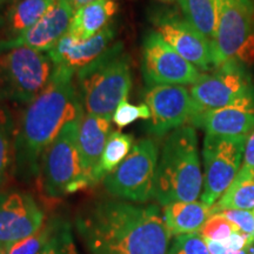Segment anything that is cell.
<instances>
[{
	"label": "cell",
	"mask_w": 254,
	"mask_h": 254,
	"mask_svg": "<svg viewBox=\"0 0 254 254\" xmlns=\"http://www.w3.org/2000/svg\"><path fill=\"white\" fill-rule=\"evenodd\" d=\"M212 214L222 209H254V178L237 176L232 185L211 207Z\"/></svg>",
	"instance_id": "obj_25"
},
{
	"label": "cell",
	"mask_w": 254,
	"mask_h": 254,
	"mask_svg": "<svg viewBox=\"0 0 254 254\" xmlns=\"http://www.w3.org/2000/svg\"><path fill=\"white\" fill-rule=\"evenodd\" d=\"M240 232L238 230L233 222L228 220L226 217L220 213L212 214L206 222L204 226L201 227L199 233L205 240L214 241V243L222 244L230 239L233 234Z\"/></svg>",
	"instance_id": "obj_28"
},
{
	"label": "cell",
	"mask_w": 254,
	"mask_h": 254,
	"mask_svg": "<svg viewBox=\"0 0 254 254\" xmlns=\"http://www.w3.org/2000/svg\"><path fill=\"white\" fill-rule=\"evenodd\" d=\"M141 71L147 86L193 85L201 75L155 31L147 32L142 41Z\"/></svg>",
	"instance_id": "obj_11"
},
{
	"label": "cell",
	"mask_w": 254,
	"mask_h": 254,
	"mask_svg": "<svg viewBox=\"0 0 254 254\" xmlns=\"http://www.w3.org/2000/svg\"><path fill=\"white\" fill-rule=\"evenodd\" d=\"M151 118V112L150 109L147 107L146 104L140 105H132L128 101L125 100L117 107V110L114 111L112 120L119 128H124L131 125L138 119L142 120H150Z\"/></svg>",
	"instance_id": "obj_30"
},
{
	"label": "cell",
	"mask_w": 254,
	"mask_h": 254,
	"mask_svg": "<svg viewBox=\"0 0 254 254\" xmlns=\"http://www.w3.org/2000/svg\"><path fill=\"white\" fill-rule=\"evenodd\" d=\"M73 15L74 9L68 0H55L49 11L31 28L14 39L0 40V53L19 47L49 52L68 33Z\"/></svg>",
	"instance_id": "obj_15"
},
{
	"label": "cell",
	"mask_w": 254,
	"mask_h": 254,
	"mask_svg": "<svg viewBox=\"0 0 254 254\" xmlns=\"http://www.w3.org/2000/svg\"><path fill=\"white\" fill-rule=\"evenodd\" d=\"M161 1H173V0H161Z\"/></svg>",
	"instance_id": "obj_38"
},
{
	"label": "cell",
	"mask_w": 254,
	"mask_h": 254,
	"mask_svg": "<svg viewBox=\"0 0 254 254\" xmlns=\"http://www.w3.org/2000/svg\"><path fill=\"white\" fill-rule=\"evenodd\" d=\"M183 17L209 43L217 33L221 0H178Z\"/></svg>",
	"instance_id": "obj_22"
},
{
	"label": "cell",
	"mask_w": 254,
	"mask_h": 254,
	"mask_svg": "<svg viewBox=\"0 0 254 254\" xmlns=\"http://www.w3.org/2000/svg\"><path fill=\"white\" fill-rule=\"evenodd\" d=\"M167 254H211L207 243L200 233L183 234L176 237Z\"/></svg>",
	"instance_id": "obj_29"
},
{
	"label": "cell",
	"mask_w": 254,
	"mask_h": 254,
	"mask_svg": "<svg viewBox=\"0 0 254 254\" xmlns=\"http://www.w3.org/2000/svg\"><path fill=\"white\" fill-rule=\"evenodd\" d=\"M159 148L153 139L135 142L125 160L104 179L109 194L133 202H147L154 198Z\"/></svg>",
	"instance_id": "obj_8"
},
{
	"label": "cell",
	"mask_w": 254,
	"mask_h": 254,
	"mask_svg": "<svg viewBox=\"0 0 254 254\" xmlns=\"http://www.w3.org/2000/svg\"><path fill=\"white\" fill-rule=\"evenodd\" d=\"M75 226L90 254H167L172 237L158 206L119 200L92 202Z\"/></svg>",
	"instance_id": "obj_1"
},
{
	"label": "cell",
	"mask_w": 254,
	"mask_h": 254,
	"mask_svg": "<svg viewBox=\"0 0 254 254\" xmlns=\"http://www.w3.org/2000/svg\"><path fill=\"white\" fill-rule=\"evenodd\" d=\"M144 100L151 112L147 129L155 136H163L185 126L198 113L190 91L185 86H148L145 91Z\"/></svg>",
	"instance_id": "obj_12"
},
{
	"label": "cell",
	"mask_w": 254,
	"mask_h": 254,
	"mask_svg": "<svg viewBox=\"0 0 254 254\" xmlns=\"http://www.w3.org/2000/svg\"><path fill=\"white\" fill-rule=\"evenodd\" d=\"M39 254H79L72 236L71 225L67 220L58 219L55 234Z\"/></svg>",
	"instance_id": "obj_27"
},
{
	"label": "cell",
	"mask_w": 254,
	"mask_h": 254,
	"mask_svg": "<svg viewBox=\"0 0 254 254\" xmlns=\"http://www.w3.org/2000/svg\"><path fill=\"white\" fill-rule=\"evenodd\" d=\"M247 136H215L205 134L202 145L204 183L201 202L212 207L236 179L243 163Z\"/></svg>",
	"instance_id": "obj_9"
},
{
	"label": "cell",
	"mask_w": 254,
	"mask_h": 254,
	"mask_svg": "<svg viewBox=\"0 0 254 254\" xmlns=\"http://www.w3.org/2000/svg\"><path fill=\"white\" fill-rule=\"evenodd\" d=\"M55 0H15L4 17L1 27L4 38L11 40L31 28L49 11Z\"/></svg>",
	"instance_id": "obj_21"
},
{
	"label": "cell",
	"mask_w": 254,
	"mask_h": 254,
	"mask_svg": "<svg viewBox=\"0 0 254 254\" xmlns=\"http://www.w3.org/2000/svg\"><path fill=\"white\" fill-rule=\"evenodd\" d=\"M190 93L198 112H204L253 98L254 82L245 65L227 63L200 75Z\"/></svg>",
	"instance_id": "obj_10"
},
{
	"label": "cell",
	"mask_w": 254,
	"mask_h": 254,
	"mask_svg": "<svg viewBox=\"0 0 254 254\" xmlns=\"http://www.w3.org/2000/svg\"><path fill=\"white\" fill-rule=\"evenodd\" d=\"M134 146L132 134H126L120 131H114L110 134L105 146L99 163L92 173V185H95L111 172H113L125 160Z\"/></svg>",
	"instance_id": "obj_23"
},
{
	"label": "cell",
	"mask_w": 254,
	"mask_h": 254,
	"mask_svg": "<svg viewBox=\"0 0 254 254\" xmlns=\"http://www.w3.org/2000/svg\"><path fill=\"white\" fill-rule=\"evenodd\" d=\"M211 46L214 68L227 63L254 64L252 0H221L217 33Z\"/></svg>",
	"instance_id": "obj_7"
},
{
	"label": "cell",
	"mask_w": 254,
	"mask_h": 254,
	"mask_svg": "<svg viewBox=\"0 0 254 254\" xmlns=\"http://www.w3.org/2000/svg\"><path fill=\"white\" fill-rule=\"evenodd\" d=\"M226 217L228 220L236 225L238 230L241 233L250 238L254 234V211H247V209H222L218 212Z\"/></svg>",
	"instance_id": "obj_31"
},
{
	"label": "cell",
	"mask_w": 254,
	"mask_h": 254,
	"mask_svg": "<svg viewBox=\"0 0 254 254\" xmlns=\"http://www.w3.org/2000/svg\"><path fill=\"white\" fill-rule=\"evenodd\" d=\"M247 251H249V254H254V246H250Z\"/></svg>",
	"instance_id": "obj_36"
},
{
	"label": "cell",
	"mask_w": 254,
	"mask_h": 254,
	"mask_svg": "<svg viewBox=\"0 0 254 254\" xmlns=\"http://www.w3.org/2000/svg\"><path fill=\"white\" fill-rule=\"evenodd\" d=\"M0 254H5L4 252H2V251H0Z\"/></svg>",
	"instance_id": "obj_39"
},
{
	"label": "cell",
	"mask_w": 254,
	"mask_h": 254,
	"mask_svg": "<svg viewBox=\"0 0 254 254\" xmlns=\"http://www.w3.org/2000/svg\"><path fill=\"white\" fill-rule=\"evenodd\" d=\"M237 176L243 178H254V128L246 138L243 163H241V167Z\"/></svg>",
	"instance_id": "obj_32"
},
{
	"label": "cell",
	"mask_w": 254,
	"mask_h": 254,
	"mask_svg": "<svg viewBox=\"0 0 254 254\" xmlns=\"http://www.w3.org/2000/svg\"><path fill=\"white\" fill-rule=\"evenodd\" d=\"M15 124L6 104L0 103V187L7 180L14 165Z\"/></svg>",
	"instance_id": "obj_24"
},
{
	"label": "cell",
	"mask_w": 254,
	"mask_h": 254,
	"mask_svg": "<svg viewBox=\"0 0 254 254\" xmlns=\"http://www.w3.org/2000/svg\"><path fill=\"white\" fill-rule=\"evenodd\" d=\"M13 1H15V0H0V9L4 7L5 5H7L9 2H13Z\"/></svg>",
	"instance_id": "obj_35"
},
{
	"label": "cell",
	"mask_w": 254,
	"mask_h": 254,
	"mask_svg": "<svg viewBox=\"0 0 254 254\" xmlns=\"http://www.w3.org/2000/svg\"><path fill=\"white\" fill-rule=\"evenodd\" d=\"M58 219L59 217L51 218L41 226L39 231L13 244L9 249L6 250L5 254H39L55 234L57 225H58Z\"/></svg>",
	"instance_id": "obj_26"
},
{
	"label": "cell",
	"mask_w": 254,
	"mask_h": 254,
	"mask_svg": "<svg viewBox=\"0 0 254 254\" xmlns=\"http://www.w3.org/2000/svg\"><path fill=\"white\" fill-rule=\"evenodd\" d=\"M190 124L209 135L247 136L254 128V97L231 106L195 113Z\"/></svg>",
	"instance_id": "obj_16"
},
{
	"label": "cell",
	"mask_w": 254,
	"mask_h": 254,
	"mask_svg": "<svg viewBox=\"0 0 254 254\" xmlns=\"http://www.w3.org/2000/svg\"><path fill=\"white\" fill-rule=\"evenodd\" d=\"M75 73L58 67L50 85L25 109L14 139V173L30 182L40 172V159L69 122L84 114L77 88Z\"/></svg>",
	"instance_id": "obj_2"
},
{
	"label": "cell",
	"mask_w": 254,
	"mask_h": 254,
	"mask_svg": "<svg viewBox=\"0 0 254 254\" xmlns=\"http://www.w3.org/2000/svg\"><path fill=\"white\" fill-rule=\"evenodd\" d=\"M79 123L80 119L66 124L41 155L43 187L51 198H62L91 186L78 148Z\"/></svg>",
	"instance_id": "obj_6"
},
{
	"label": "cell",
	"mask_w": 254,
	"mask_h": 254,
	"mask_svg": "<svg viewBox=\"0 0 254 254\" xmlns=\"http://www.w3.org/2000/svg\"><path fill=\"white\" fill-rule=\"evenodd\" d=\"M57 68L40 51L19 47L0 53V103L27 106L49 86Z\"/></svg>",
	"instance_id": "obj_5"
},
{
	"label": "cell",
	"mask_w": 254,
	"mask_h": 254,
	"mask_svg": "<svg viewBox=\"0 0 254 254\" xmlns=\"http://www.w3.org/2000/svg\"><path fill=\"white\" fill-rule=\"evenodd\" d=\"M74 84L85 113L111 118L132 88L131 57L123 43H114L100 58L79 69Z\"/></svg>",
	"instance_id": "obj_4"
},
{
	"label": "cell",
	"mask_w": 254,
	"mask_h": 254,
	"mask_svg": "<svg viewBox=\"0 0 254 254\" xmlns=\"http://www.w3.org/2000/svg\"><path fill=\"white\" fill-rule=\"evenodd\" d=\"M114 38L116 30L112 26H107L85 41L78 40L67 33L47 52V55L57 67L67 68L77 73L79 69L90 65L106 53L114 44Z\"/></svg>",
	"instance_id": "obj_17"
},
{
	"label": "cell",
	"mask_w": 254,
	"mask_h": 254,
	"mask_svg": "<svg viewBox=\"0 0 254 254\" xmlns=\"http://www.w3.org/2000/svg\"><path fill=\"white\" fill-rule=\"evenodd\" d=\"M202 183L194 127L185 125L168 133L159 155L154 198L163 206L196 201L201 195Z\"/></svg>",
	"instance_id": "obj_3"
},
{
	"label": "cell",
	"mask_w": 254,
	"mask_h": 254,
	"mask_svg": "<svg viewBox=\"0 0 254 254\" xmlns=\"http://www.w3.org/2000/svg\"><path fill=\"white\" fill-rule=\"evenodd\" d=\"M110 117L82 114L78 129V148L85 176L92 186V173L99 163L111 134Z\"/></svg>",
	"instance_id": "obj_18"
},
{
	"label": "cell",
	"mask_w": 254,
	"mask_h": 254,
	"mask_svg": "<svg viewBox=\"0 0 254 254\" xmlns=\"http://www.w3.org/2000/svg\"><path fill=\"white\" fill-rule=\"evenodd\" d=\"M207 243L208 250L211 254H249V251L247 250H232L227 249L224 245L219 243H214V241L206 240Z\"/></svg>",
	"instance_id": "obj_33"
},
{
	"label": "cell",
	"mask_w": 254,
	"mask_h": 254,
	"mask_svg": "<svg viewBox=\"0 0 254 254\" xmlns=\"http://www.w3.org/2000/svg\"><path fill=\"white\" fill-rule=\"evenodd\" d=\"M45 214L30 193L0 190V251L32 236L44 225Z\"/></svg>",
	"instance_id": "obj_13"
},
{
	"label": "cell",
	"mask_w": 254,
	"mask_h": 254,
	"mask_svg": "<svg viewBox=\"0 0 254 254\" xmlns=\"http://www.w3.org/2000/svg\"><path fill=\"white\" fill-rule=\"evenodd\" d=\"M212 215L209 206L201 201H177L164 206L163 217L172 236L199 233Z\"/></svg>",
	"instance_id": "obj_19"
},
{
	"label": "cell",
	"mask_w": 254,
	"mask_h": 254,
	"mask_svg": "<svg viewBox=\"0 0 254 254\" xmlns=\"http://www.w3.org/2000/svg\"><path fill=\"white\" fill-rule=\"evenodd\" d=\"M254 211V209H253ZM250 246H254V234H253V237L251 238V240H250Z\"/></svg>",
	"instance_id": "obj_37"
},
{
	"label": "cell",
	"mask_w": 254,
	"mask_h": 254,
	"mask_svg": "<svg viewBox=\"0 0 254 254\" xmlns=\"http://www.w3.org/2000/svg\"><path fill=\"white\" fill-rule=\"evenodd\" d=\"M118 11L113 0H97L74 11L68 33L78 40L91 39L110 26V21Z\"/></svg>",
	"instance_id": "obj_20"
},
{
	"label": "cell",
	"mask_w": 254,
	"mask_h": 254,
	"mask_svg": "<svg viewBox=\"0 0 254 254\" xmlns=\"http://www.w3.org/2000/svg\"><path fill=\"white\" fill-rule=\"evenodd\" d=\"M69 4L72 5V7L74 11H77L78 8L82 7V6H86L88 4H91V2L93 1H97V0H68Z\"/></svg>",
	"instance_id": "obj_34"
},
{
	"label": "cell",
	"mask_w": 254,
	"mask_h": 254,
	"mask_svg": "<svg viewBox=\"0 0 254 254\" xmlns=\"http://www.w3.org/2000/svg\"><path fill=\"white\" fill-rule=\"evenodd\" d=\"M153 25L159 36L196 68L205 72L214 68L211 43L183 15L173 11L160 12L154 15Z\"/></svg>",
	"instance_id": "obj_14"
}]
</instances>
